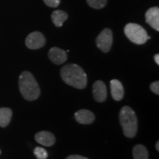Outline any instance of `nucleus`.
<instances>
[{"mask_svg":"<svg viewBox=\"0 0 159 159\" xmlns=\"http://www.w3.org/2000/svg\"><path fill=\"white\" fill-rule=\"evenodd\" d=\"M66 159H89L86 157L80 156V155H71L67 157Z\"/></svg>","mask_w":159,"mask_h":159,"instance_id":"nucleus-20","label":"nucleus"},{"mask_svg":"<svg viewBox=\"0 0 159 159\" xmlns=\"http://www.w3.org/2000/svg\"><path fill=\"white\" fill-rule=\"evenodd\" d=\"M111 92L114 100L120 101L123 99L125 94L124 88L119 80L114 79L111 80Z\"/></svg>","mask_w":159,"mask_h":159,"instance_id":"nucleus-12","label":"nucleus"},{"mask_svg":"<svg viewBox=\"0 0 159 159\" xmlns=\"http://www.w3.org/2000/svg\"><path fill=\"white\" fill-rule=\"evenodd\" d=\"M48 57L53 63L61 65L65 63L67 60V53L65 50L58 47H52L49 49Z\"/></svg>","mask_w":159,"mask_h":159,"instance_id":"nucleus-8","label":"nucleus"},{"mask_svg":"<svg viewBox=\"0 0 159 159\" xmlns=\"http://www.w3.org/2000/svg\"><path fill=\"white\" fill-rule=\"evenodd\" d=\"M156 148L157 151H159V142L158 141L156 142Z\"/></svg>","mask_w":159,"mask_h":159,"instance_id":"nucleus-22","label":"nucleus"},{"mask_svg":"<svg viewBox=\"0 0 159 159\" xmlns=\"http://www.w3.org/2000/svg\"><path fill=\"white\" fill-rule=\"evenodd\" d=\"M97 47L103 52H108L113 44V33L110 29L105 28L99 33L96 39Z\"/></svg>","mask_w":159,"mask_h":159,"instance_id":"nucleus-5","label":"nucleus"},{"mask_svg":"<svg viewBox=\"0 0 159 159\" xmlns=\"http://www.w3.org/2000/svg\"><path fill=\"white\" fill-rule=\"evenodd\" d=\"M154 60H155V62H156L158 65H159V55L158 54L155 55Z\"/></svg>","mask_w":159,"mask_h":159,"instance_id":"nucleus-21","label":"nucleus"},{"mask_svg":"<svg viewBox=\"0 0 159 159\" xmlns=\"http://www.w3.org/2000/svg\"><path fill=\"white\" fill-rule=\"evenodd\" d=\"M68 19V14L63 11H55L52 14V20L54 25L57 27L63 26V22Z\"/></svg>","mask_w":159,"mask_h":159,"instance_id":"nucleus-14","label":"nucleus"},{"mask_svg":"<svg viewBox=\"0 0 159 159\" xmlns=\"http://www.w3.org/2000/svg\"><path fill=\"white\" fill-rule=\"evenodd\" d=\"M91 7L94 9H101L107 5V0H86Z\"/></svg>","mask_w":159,"mask_h":159,"instance_id":"nucleus-16","label":"nucleus"},{"mask_svg":"<svg viewBox=\"0 0 159 159\" xmlns=\"http://www.w3.org/2000/svg\"><path fill=\"white\" fill-rule=\"evenodd\" d=\"M13 112L9 108H0V127L5 128L11 122Z\"/></svg>","mask_w":159,"mask_h":159,"instance_id":"nucleus-13","label":"nucleus"},{"mask_svg":"<svg viewBox=\"0 0 159 159\" xmlns=\"http://www.w3.org/2000/svg\"><path fill=\"white\" fill-rule=\"evenodd\" d=\"M93 96L97 102H103L108 96L106 85L102 80H97L93 84Z\"/></svg>","mask_w":159,"mask_h":159,"instance_id":"nucleus-7","label":"nucleus"},{"mask_svg":"<svg viewBox=\"0 0 159 159\" xmlns=\"http://www.w3.org/2000/svg\"><path fill=\"white\" fill-rule=\"evenodd\" d=\"M61 78L75 89H83L87 85V75L80 66L75 63L65 65L61 70Z\"/></svg>","mask_w":159,"mask_h":159,"instance_id":"nucleus-1","label":"nucleus"},{"mask_svg":"<svg viewBox=\"0 0 159 159\" xmlns=\"http://www.w3.org/2000/svg\"><path fill=\"white\" fill-rule=\"evenodd\" d=\"M125 34L131 42L136 44H144L150 39L148 33L141 25L135 23L127 24L124 29Z\"/></svg>","mask_w":159,"mask_h":159,"instance_id":"nucleus-4","label":"nucleus"},{"mask_svg":"<svg viewBox=\"0 0 159 159\" xmlns=\"http://www.w3.org/2000/svg\"><path fill=\"white\" fill-rule=\"evenodd\" d=\"M35 141L39 144L45 147H51L55 143V137L54 134L49 131H40L35 136Z\"/></svg>","mask_w":159,"mask_h":159,"instance_id":"nucleus-10","label":"nucleus"},{"mask_svg":"<svg viewBox=\"0 0 159 159\" xmlns=\"http://www.w3.org/2000/svg\"><path fill=\"white\" fill-rule=\"evenodd\" d=\"M46 43L44 35L40 32L35 31L28 35L25 40V44L30 49H39Z\"/></svg>","mask_w":159,"mask_h":159,"instance_id":"nucleus-6","label":"nucleus"},{"mask_svg":"<svg viewBox=\"0 0 159 159\" xmlns=\"http://www.w3.org/2000/svg\"><path fill=\"white\" fill-rule=\"evenodd\" d=\"M34 155L38 159H47L49 156L47 151L40 147H37L34 149Z\"/></svg>","mask_w":159,"mask_h":159,"instance_id":"nucleus-17","label":"nucleus"},{"mask_svg":"<svg viewBox=\"0 0 159 159\" xmlns=\"http://www.w3.org/2000/svg\"><path fill=\"white\" fill-rule=\"evenodd\" d=\"M133 156L134 159H148L149 152L144 145L136 144L133 148Z\"/></svg>","mask_w":159,"mask_h":159,"instance_id":"nucleus-15","label":"nucleus"},{"mask_svg":"<svg viewBox=\"0 0 159 159\" xmlns=\"http://www.w3.org/2000/svg\"><path fill=\"white\" fill-rule=\"evenodd\" d=\"M44 3L50 7H57L60 5V0H43Z\"/></svg>","mask_w":159,"mask_h":159,"instance_id":"nucleus-18","label":"nucleus"},{"mask_svg":"<svg viewBox=\"0 0 159 159\" xmlns=\"http://www.w3.org/2000/svg\"><path fill=\"white\" fill-rule=\"evenodd\" d=\"M19 85L20 92L26 100H35L41 94V90L36 80L28 71H23L19 76Z\"/></svg>","mask_w":159,"mask_h":159,"instance_id":"nucleus-2","label":"nucleus"},{"mask_svg":"<svg viewBox=\"0 0 159 159\" xmlns=\"http://www.w3.org/2000/svg\"><path fill=\"white\" fill-rule=\"evenodd\" d=\"M75 118L80 124L89 125L94 122L95 115L90 111L86 109H81L75 113Z\"/></svg>","mask_w":159,"mask_h":159,"instance_id":"nucleus-11","label":"nucleus"},{"mask_svg":"<svg viewBox=\"0 0 159 159\" xmlns=\"http://www.w3.org/2000/svg\"><path fill=\"white\" fill-rule=\"evenodd\" d=\"M150 90L157 95L159 94V82L158 81H155L152 83L150 85Z\"/></svg>","mask_w":159,"mask_h":159,"instance_id":"nucleus-19","label":"nucleus"},{"mask_svg":"<svg viewBox=\"0 0 159 159\" xmlns=\"http://www.w3.org/2000/svg\"><path fill=\"white\" fill-rule=\"evenodd\" d=\"M119 122L125 136L132 139L138 131V119L134 111L130 107L124 106L119 112Z\"/></svg>","mask_w":159,"mask_h":159,"instance_id":"nucleus-3","label":"nucleus"},{"mask_svg":"<svg viewBox=\"0 0 159 159\" xmlns=\"http://www.w3.org/2000/svg\"><path fill=\"white\" fill-rule=\"evenodd\" d=\"M1 153H2V152H1V150H0V155H1Z\"/></svg>","mask_w":159,"mask_h":159,"instance_id":"nucleus-23","label":"nucleus"},{"mask_svg":"<svg viewBox=\"0 0 159 159\" xmlns=\"http://www.w3.org/2000/svg\"><path fill=\"white\" fill-rule=\"evenodd\" d=\"M146 22L156 31H159V8L152 7L148 10L145 13Z\"/></svg>","mask_w":159,"mask_h":159,"instance_id":"nucleus-9","label":"nucleus"}]
</instances>
